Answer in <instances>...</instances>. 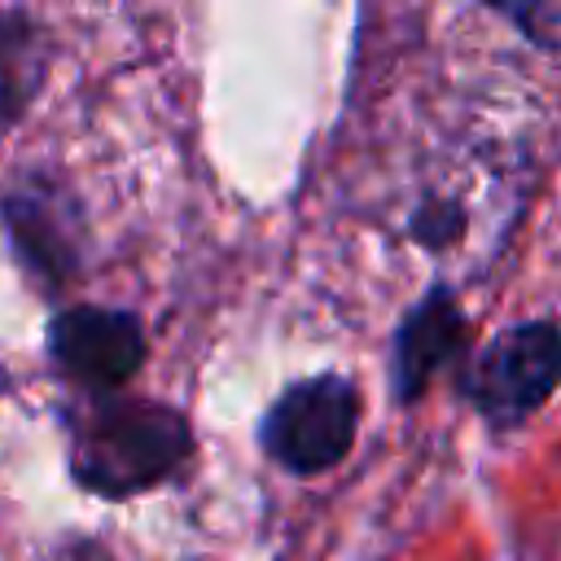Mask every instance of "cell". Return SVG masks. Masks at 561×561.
<instances>
[{"instance_id":"3","label":"cell","mask_w":561,"mask_h":561,"mask_svg":"<svg viewBox=\"0 0 561 561\" xmlns=\"http://www.w3.org/2000/svg\"><path fill=\"white\" fill-rule=\"evenodd\" d=\"M557 381H561V329L552 320H522L495 333L478 351L465 386L486 421L517 425L548 403Z\"/></svg>"},{"instance_id":"6","label":"cell","mask_w":561,"mask_h":561,"mask_svg":"<svg viewBox=\"0 0 561 561\" xmlns=\"http://www.w3.org/2000/svg\"><path fill=\"white\" fill-rule=\"evenodd\" d=\"M9 228H13V241L22 245V254L39 272L61 276L75 263L70 215H66V206H53L44 188H26L22 197H9Z\"/></svg>"},{"instance_id":"2","label":"cell","mask_w":561,"mask_h":561,"mask_svg":"<svg viewBox=\"0 0 561 561\" xmlns=\"http://www.w3.org/2000/svg\"><path fill=\"white\" fill-rule=\"evenodd\" d=\"M359 430V390L346 377H307L263 416V447L289 473L333 469Z\"/></svg>"},{"instance_id":"5","label":"cell","mask_w":561,"mask_h":561,"mask_svg":"<svg viewBox=\"0 0 561 561\" xmlns=\"http://www.w3.org/2000/svg\"><path fill=\"white\" fill-rule=\"evenodd\" d=\"M465 342V316L456 307V298L447 289H434L425 294L403 329H399V342H394V386L403 399L421 394L425 381L434 377V368Z\"/></svg>"},{"instance_id":"4","label":"cell","mask_w":561,"mask_h":561,"mask_svg":"<svg viewBox=\"0 0 561 561\" xmlns=\"http://www.w3.org/2000/svg\"><path fill=\"white\" fill-rule=\"evenodd\" d=\"M48 351L66 377L88 390L127 381L145 359V329L131 311L70 307L48 324Z\"/></svg>"},{"instance_id":"7","label":"cell","mask_w":561,"mask_h":561,"mask_svg":"<svg viewBox=\"0 0 561 561\" xmlns=\"http://www.w3.org/2000/svg\"><path fill=\"white\" fill-rule=\"evenodd\" d=\"M39 31L18 13H0V123H9L31 101V92L39 88Z\"/></svg>"},{"instance_id":"8","label":"cell","mask_w":561,"mask_h":561,"mask_svg":"<svg viewBox=\"0 0 561 561\" xmlns=\"http://www.w3.org/2000/svg\"><path fill=\"white\" fill-rule=\"evenodd\" d=\"M508 22L522 26V35L548 53H561V0H543V4H504L500 9Z\"/></svg>"},{"instance_id":"1","label":"cell","mask_w":561,"mask_h":561,"mask_svg":"<svg viewBox=\"0 0 561 561\" xmlns=\"http://www.w3.org/2000/svg\"><path fill=\"white\" fill-rule=\"evenodd\" d=\"M188 456V421L153 399L105 394L70 421V469L96 495H131L162 482Z\"/></svg>"}]
</instances>
